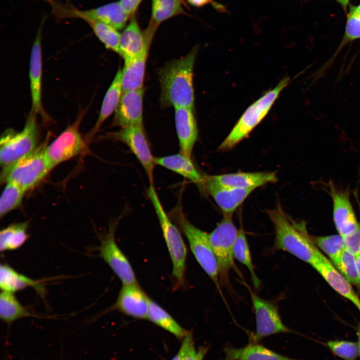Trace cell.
Listing matches in <instances>:
<instances>
[{"mask_svg": "<svg viewBox=\"0 0 360 360\" xmlns=\"http://www.w3.org/2000/svg\"><path fill=\"white\" fill-rule=\"evenodd\" d=\"M197 54L198 48H194L185 56L168 62L160 70L162 107L194 108L193 76Z\"/></svg>", "mask_w": 360, "mask_h": 360, "instance_id": "cell-1", "label": "cell"}, {"mask_svg": "<svg viewBox=\"0 0 360 360\" xmlns=\"http://www.w3.org/2000/svg\"><path fill=\"white\" fill-rule=\"evenodd\" d=\"M267 212L275 230L273 248L288 252L312 265L319 250L308 234L304 224L294 222L280 204Z\"/></svg>", "mask_w": 360, "mask_h": 360, "instance_id": "cell-2", "label": "cell"}, {"mask_svg": "<svg viewBox=\"0 0 360 360\" xmlns=\"http://www.w3.org/2000/svg\"><path fill=\"white\" fill-rule=\"evenodd\" d=\"M48 140L35 150L2 168V184L10 182L26 192L38 184L54 168L46 154Z\"/></svg>", "mask_w": 360, "mask_h": 360, "instance_id": "cell-3", "label": "cell"}, {"mask_svg": "<svg viewBox=\"0 0 360 360\" xmlns=\"http://www.w3.org/2000/svg\"><path fill=\"white\" fill-rule=\"evenodd\" d=\"M147 194L158 218L171 258L174 288L176 290L185 284L186 248L178 228L166 212L153 184H150Z\"/></svg>", "mask_w": 360, "mask_h": 360, "instance_id": "cell-4", "label": "cell"}, {"mask_svg": "<svg viewBox=\"0 0 360 360\" xmlns=\"http://www.w3.org/2000/svg\"><path fill=\"white\" fill-rule=\"evenodd\" d=\"M289 82L288 78H283L273 89L267 92L249 106L220 144L218 149L220 150L232 149L246 138L266 116L279 94Z\"/></svg>", "mask_w": 360, "mask_h": 360, "instance_id": "cell-5", "label": "cell"}, {"mask_svg": "<svg viewBox=\"0 0 360 360\" xmlns=\"http://www.w3.org/2000/svg\"><path fill=\"white\" fill-rule=\"evenodd\" d=\"M172 216L186 238L196 260L220 290L218 263L208 234L192 224L184 216L180 206L174 209Z\"/></svg>", "mask_w": 360, "mask_h": 360, "instance_id": "cell-6", "label": "cell"}, {"mask_svg": "<svg viewBox=\"0 0 360 360\" xmlns=\"http://www.w3.org/2000/svg\"><path fill=\"white\" fill-rule=\"evenodd\" d=\"M36 115L30 112L20 131L8 129L2 136L0 163L2 168L11 165L38 146L39 133Z\"/></svg>", "mask_w": 360, "mask_h": 360, "instance_id": "cell-7", "label": "cell"}, {"mask_svg": "<svg viewBox=\"0 0 360 360\" xmlns=\"http://www.w3.org/2000/svg\"><path fill=\"white\" fill-rule=\"evenodd\" d=\"M238 230L234 224L232 215H224L216 228L208 234L210 242L214 253L220 282L228 284L229 272L235 266L234 245Z\"/></svg>", "mask_w": 360, "mask_h": 360, "instance_id": "cell-8", "label": "cell"}, {"mask_svg": "<svg viewBox=\"0 0 360 360\" xmlns=\"http://www.w3.org/2000/svg\"><path fill=\"white\" fill-rule=\"evenodd\" d=\"M82 113H80L72 124L69 125L51 143L47 144L46 154L53 168L86 152V144L79 130L84 116Z\"/></svg>", "mask_w": 360, "mask_h": 360, "instance_id": "cell-9", "label": "cell"}, {"mask_svg": "<svg viewBox=\"0 0 360 360\" xmlns=\"http://www.w3.org/2000/svg\"><path fill=\"white\" fill-rule=\"evenodd\" d=\"M255 314L256 330L252 336V342H258L262 338L279 333L292 332L283 323L278 306L274 302L258 296L249 288Z\"/></svg>", "mask_w": 360, "mask_h": 360, "instance_id": "cell-10", "label": "cell"}, {"mask_svg": "<svg viewBox=\"0 0 360 360\" xmlns=\"http://www.w3.org/2000/svg\"><path fill=\"white\" fill-rule=\"evenodd\" d=\"M105 137L126 144L142 166L150 184H153L156 157L151 151L144 124L121 128L118 131L108 133Z\"/></svg>", "mask_w": 360, "mask_h": 360, "instance_id": "cell-11", "label": "cell"}, {"mask_svg": "<svg viewBox=\"0 0 360 360\" xmlns=\"http://www.w3.org/2000/svg\"><path fill=\"white\" fill-rule=\"evenodd\" d=\"M117 222H112L108 232L101 238L100 256L109 266L123 284H138L131 264L117 245L115 232Z\"/></svg>", "mask_w": 360, "mask_h": 360, "instance_id": "cell-12", "label": "cell"}, {"mask_svg": "<svg viewBox=\"0 0 360 360\" xmlns=\"http://www.w3.org/2000/svg\"><path fill=\"white\" fill-rule=\"evenodd\" d=\"M63 18H78L87 20L102 22L122 30L126 26L130 18L121 6L119 1L112 2L98 7L86 10H79L72 5H64L62 10Z\"/></svg>", "mask_w": 360, "mask_h": 360, "instance_id": "cell-13", "label": "cell"}, {"mask_svg": "<svg viewBox=\"0 0 360 360\" xmlns=\"http://www.w3.org/2000/svg\"><path fill=\"white\" fill-rule=\"evenodd\" d=\"M202 188L212 197L224 215H232L254 190L224 185L216 180L212 176H204Z\"/></svg>", "mask_w": 360, "mask_h": 360, "instance_id": "cell-14", "label": "cell"}, {"mask_svg": "<svg viewBox=\"0 0 360 360\" xmlns=\"http://www.w3.org/2000/svg\"><path fill=\"white\" fill-rule=\"evenodd\" d=\"M329 194L333 206V220L339 234L343 238L352 234L360 226L358 222L348 192L339 190L332 184Z\"/></svg>", "mask_w": 360, "mask_h": 360, "instance_id": "cell-15", "label": "cell"}, {"mask_svg": "<svg viewBox=\"0 0 360 360\" xmlns=\"http://www.w3.org/2000/svg\"><path fill=\"white\" fill-rule=\"evenodd\" d=\"M143 96L144 88L122 92L112 126L124 128L143 124Z\"/></svg>", "mask_w": 360, "mask_h": 360, "instance_id": "cell-16", "label": "cell"}, {"mask_svg": "<svg viewBox=\"0 0 360 360\" xmlns=\"http://www.w3.org/2000/svg\"><path fill=\"white\" fill-rule=\"evenodd\" d=\"M311 266L335 291L350 301L360 312V298L350 282L319 250Z\"/></svg>", "mask_w": 360, "mask_h": 360, "instance_id": "cell-17", "label": "cell"}, {"mask_svg": "<svg viewBox=\"0 0 360 360\" xmlns=\"http://www.w3.org/2000/svg\"><path fill=\"white\" fill-rule=\"evenodd\" d=\"M46 20V16H44L40 21L32 46L30 60L29 78L32 98L30 112L36 114L44 113L42 104V33Z\"/></svg>", "mask_w": 360, "mask_h": 360, "instance_id": "cell-18", "label": "cell"}, {"mask_svg": "<svg viewBox=\"0 0 360 360\" xmlns=\"http://www.w3.org/2000/svg\"><path fill=\"white\" fill-rule=\"evenodd\" d=\"M150 298L138 284H123L114 308L138 319H147Z\"/></svg>", "mask_w": 360, "mask_h": 360, "instance_id": "cell-19", "label": "cell"}, {"mask_svg": "<svg viewBox=\"0 0 360 360\" xmlns=\"http://www.w3.org/2000/svg\"><path fill=\"white\" fill-rule=\"evenodd\" d=\"M174 121L180 152L192 158L194 145L198 136V128L194 108H174Z\"/></svg>", "mask_w": 360, "mask_h": 360, "instance_id": "cell-20", "label": "cell"}, {"mask_svg": "<svg viewBox=\"0 0 360 360\" xmlns=\"http://www.w3.org/2000/svg\"><path fill=\"white\" fill-rule=\"evenodd\" d=\"M120 34V55L124 61L130 60L148 52L151 43L148 42L134 16Z\"/></svg>", "mask_w": 360, "mask_h": 360, "instance_id": "cell-21", "label": "cell"}, {"mask_svg": "<svg viewBox=\"0 0 360 360\" xmlns=\"http://www.w3.org/2000/svg\"><path fill=\"white\" fill-rule=\"evenodd\" d=\"M213 178L224 185L242 189H253L277 181L275 172H254L222 174L212 176Z\"/></svg>", "mask_w": 360, "mask_h": 360, "instance_id": "cell-22", "label": "cell"}, {"mask_svg": "<svg viewBox=\"0 0 360 360\" xmlns=\"http://www.w3.org/2000/svg\"><path fill=\"white\" fill-rule=\"evenodd\" d=\"M156 164L175 172L202 187L204 176L198 170L191 158L180 153L156 157Z\"/></svg>", "mask_w": 360, "mask_h": 360, "instance_id": "cell-23", "label": "cell"}, {"mask_svg": "<svg viewBox=\"0 0 360 360\" xmlns=\"http://www.w3.org/2000/svg\"><path fill=\"white\" fill-rule=\"evenodd\" d=\"M0 287L2 291L12 293L29 287L33 288L41 296L44 293L42 280L30 278L6 264L0 266Z\"/></svg>", "mask_w": 360, "mask_h": 360, "instance_id": "cell-24", "label": "cell"}, {"mask_svg": "<svg viewBox=\"0 0 360 360\" xmlns=\"http://www.w3.org/2000/svg\"><path fill=\"white\" fill-rule=\"evenodd\" d=\"M224 360H299L276 352L258 344L252 342L240 348L228 346L224 348Z\"/></svg>", "mask_w": 360, "mask_h": 360, "instance_id": "cell-25", "label": "cell"}, {"mask_svg": "<svg viewBox=\"0 0 360 360\" xmlns=\"http://www.w3.org/2000/svg\"><path fill=\"white\" fill-rule=\"evenodd\" d=\"M122 93V70L119 68L105 94L97 120L88 138H92L104 122L114 112Z\"/></svg>", "mask_w": 360, "mask_h": 360, "instance_id": "cell-26", "label": "cell"}, {"mask_svg": "<svg viewBox=\"0 0 360 360\" xmlns=\"http://www.w3.org/2000/svg\"><path fill=\"white\" fill-rule=\"evenodd\" d=\"M148 52L135 58L124 61L122 70V92L144 88V82Z\"/></svg>", "mask_w": 360, "mask_h": 360, "instance_id": "cell-27", "label": "cell"}, {"mask_svg": "<svg viewBox=\"0 0 360 360\" xmlns=\"http://www.w3.org/2000/svg\"><path fill=\"white\" fill-rule=\"evenodd\" d=\"M152 4L151 20L145 31L152 36L162 22L185 13L179 0H152Z\"/></svg>", "mask_w": 360, "mask_h": 360, "instance_id": "cell-28", "label": "cell"}, {"mask_svg": "<svg viewBox=\"0 0 360 360\" xmlns=\"http://www.w3.org/2000/svg\"><path fill=\"white\" fill-rule=\"evenodd\" d=\"M147 319L178 339H183L190 333L166 310L151 299L149 303Z\"/></svg>", "mask_w": 360, "mask_h": 360, "instance_id": "cell-29", "label": "cell"}, {"mask_svg": "<svg viewBox=\"0 0 360 360\" xmlns=\"http://www.w3.org/2000/svg\"><path fill=\"white\" fill-rule=\"evenodd\" d=\"M28 222H22L13 224L2 230L0 232V252L20 248L28 238Z\"/></svg>", "mask_w": 360, "mask_h": 360, "instance_id": "cell-30", "label": "cell"}, {"mask_svg": "<svg viewBox=\"0 0 360 360\" xmlns=\"http://www.w3.org/2000/svg\"><path fill=\"white\" fill-rule=\"evenodd\" d=\"M18 300L14 293L2 291L0 294V317L4 322L10 324L26 317L34 316Z\"/></svg>", "mask_w": 360, "mask_h": 360, "instance_id": "cell-31", "label": "cell"}, {"mask_svg": "<svg viewBox=\"0 0 360 360\" xmlns=\"http://www.w3.org/2000/svg\"><path fill=\"white\" fill-rule=\"evenodd\" d=\"M233 252L234 258L248 270L254 286L258 288L260 280L256 274L249 245L246 236L242 230L238 231L234 245Z\"/></svg>", "mask_w": 360, "mask_h": 360, "instance_id": "cell-32", "label": "cell"}, {"mask_svg": "<svg viewBox=\"0 0 360 360\" xmlns=\"http://www.w3.org/2000/svg\"><path fill=\"white\" fill-rule=\"evenodd\" d=\"M86 22L108 49L120 54V34L118 30L110 25L100 22L87 20Z\"/></svg>", "mask_w": 360, "mask_h": 360, "instance_id": "cell-33", "label": "cell"}, {"mask_svg": "<svg viewBox=\"0 0 360 360\" xmlns=\"http://www.w3.org/2000/svg\"><path fill=\"white\" fill-rule=\"evenodd\" d=\"M314 242L336 266L345 250L343 238L339 234L315 237Z\"/></svg>", "mask_w": 360, "mask_h": 360, "instance_id": "cell-34", "label": "cell"}, {"mask_svg": "<svg viewBox=\"0 0 360 360\" xmlns=\"http://www.w3.org/2000/svg\"><path fill=\"white\" fill-rule=\"evenodd\" d=\"M5 184L0 198V218L20 206L26 192L14 183L7 182Z\"/></svg>", "mask_w": 360, "mask_h": 360, "instance_id": "cell-35", "label": "cell"}, {"mask_svg": "<svg viewBox=\"0 0 360 360\" xmlns=\"http://www.w3.org/2000/svg\"><path fill=\"white\" fill-rule=\"evenodd\" d=\"M326 345L336 356L344 360H356L358 355V343L344 340L328 341Z\"/></svg>", "mask_w": 360, "mask_h": 360, "instance_id": "cell-36", "label": "cell"}, {"mask_svg": "<svg viewBox=\"0 0 360 360\" xmlns=\"http://www.w3.org/2000/svg\"><path fill=\"white\" fill-rule=\"evenodd\" d=\"M336 268L350 282L360 288L355 256L345 249Z\"/></svg>", "mask_w": 360, "mask_h": 360, "instance_id": "cell-37", "label": "cell"}, {"mask_svg": "<svg viewBox=\"0 0 360 360\" xmlns=\"http://www.w3.org/2000/svg\"><path fill=\"white\" fill-rule=\"evenodd\" d=\"M343 238L346 250L354 256L360 254V226L352 234Z\"/></svg>", "mask_w": 360, "mask_h": 360, "instance_id": "cell-38", "label": "cell"}, {"mask_svg": "<svg viewBox=\"0 0 360 360\" xmlns=\"http://www.w3.org/2000/svg\"><path fill=\"white\" fill-rule=\"evenodd\" d=\"M182 340L178 352L171 360H184L190 348L194 344L193 338L190 332Z\"/></svg>", "mask_w": 360, "mask_h": 360, "instance_id": "cell-39", "label": "cell"}, {"mask_svg": "<svg viewBox=\"0 0 360 360\" xmlns=\"http://www.w3.org/2000/svg\"><path fill=\"white\" fill-rule=\"evenodd\" d=\"M142 0H120V4L129 17H132L136 12Z\"/></svg>", "mask_w": 360, "mask_h": 360, "instance_id": "cell-40", "label": "cell"}, {"mask_svg": "<svg viewBox=\"0 0 360 360\" xmlns=\"http://www.w3.org/2000/svg\"><path fill=\"white\" fill-rule=\"evenodd\" d=\"M208 347L205 346H202L198 348L196 350L195 358L194 360H204V357L206 356L208 350Z\"/></svg>", "mask_w": 360, "mask_h": 360, "instance_id": "cell-41", "label": "cell"}, {"mask_svg": "<svg viewBox=\"0 0 360 360\" xmlns=\"http://www.w3.org/2000/svg\"><path fill=\"white\" fill-rule=\"evenodd\" d=\"M188 2L196 7H201L212 2V0H187Z\"/></svg>", "mask_w": 360, "mask_h": 360, "instance_id": "cell-42", "label": "cell"}, {"mask_svg": "<svg viewBox=\"0 0 360 360\" xmlns=\"http://www.w3.org/2000/svg\"><path fill=\"white\" fill-rule=\"evenodd\" d=\"M196 352L194 344H192L189 348L184 360H194Z\"/></svg>", "mask_w": 360, "mask_h": 360, "instance_id": "cell-43", "label": "cell"}, {"mask_svg": "<svg viewBox=\"0 0 360 360\" xmlns=\"http://www.w3.org/2000/svg\"><path fill=\"white\" fill-rule=\"evenodd\" d=\"M349 14L355 16L360 17V4L356 7L352 8Z\"/></svg>", "mask_w": 360, "mask_h": 360, "instance_id": "cell-44", "label": "cell"}, {"mask_svg": "<svg viewBox=\"0 0 360 360\" xmlns=\"http://www.w3.org/2000/svg\"><path fill=\"white\" fill-rule=\"evenodd\" d=\"M355 256L356 262L360 281V254Z\"/></svg>", "mask_w": 360, "mask_h": 360, "instance_id": "cell-45", "label": "cell"}, {"mask_svg": "<svg viewBox=\"0 0 360 360\" xmlns=\"http://www.w3.org/2000/svg\"><path fill=\"white\" fill-rule=\"evenodd\" d=\"M358 354L360 358V322L358 328Z\"/></svg>", "mask_w": 360, "mask_h": 360, "instance_id": "cell-46", "label": "cell"}, {"mask_svg": "<svg viewBox=\"0 0 360 360\" xmlns=\"http://www.w3.org/2000/svg\"><path fill=\"white\" fill-rule=\"evenodd\" d=\"M344 8H346L350 0H336Z\"/></svg>", "mask_w": 360, "mask_h": 360, "instance_id": "cell-47", "label": "cell"}, {"mask_svg": "<svg viewBox=\"0 0 360 360\" xmlns=\"http://www.w3.org/2000/svg\"><path fill=\"white\" fill-rule=\"evenodd\" d=\"M358 24L359 32L360 33V17H358Z\"/></svg>", "mask_w": 360, "mask_h": 360, "instance_id": "cell-48", "label": "cell"}]
</instances>
